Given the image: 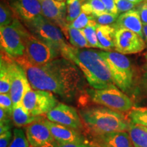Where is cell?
Masks as SVG:
<instances>
[{
	"label": "cell",
	"mask_w": 147,
	"mask_h": 147,
	"mask_svg": "<svg viewBox=\"0 0 147 147\" xmlns=\"http://www.w3.org/2000/svg\"><path fill=\"white\" fill-rule=\"evenodd\" d=\"M14 59L25 70L33 89L50 91L67 102L73 101L82 91L83 74L71 61L59 57L37 65L25 56Z\"/></svg>",
	"instance_id": "cell-1"
},
{
	"label": "cell",
	"mask_w": 147,
	"mask_h": 147,
	"mask_svg": "<svg viewBox=\"0 0 147 147\" xmlns=\"http://www.w3.org/2000/svg\"><path fill=\"white\" fill-rule=\"evenodd\" d=\"M61 55L78 67L93 89H104L116 86L107 64L99 51L78 49L67 44L61 50Z\"/></svg>",
	"instance_id": "cell-2"
},
{
	"label": "cell",
	"mask_w": 147,
	"mask_h": 147,
	"mask_svg": "<svg viewBox=\"0 0 147 147\" xmlns=\"http://www.w3.org/2000/svg\"><path fill=\"white\" fill-rule=\"evenodd\" d=\"M91 135L113 131H127L131 121L123 113L103 106H89L79 111Z\"/></svg>",
	"instance_id": "cell-3"
},
{
	"label": "cell",
	"mask_w": 147,
	"mask_h": 147,
	"mask_svg": "<svg viewBox=\"0 0 147 147\" xmlns=\"http://www.w3.org/2000/svg\"><path fill=\"white\" fill-rule=\"evenodd\" d=\"M107 64L114 83L124 93L131 91L134 84L131 63L125 55L113 51H99Z\"/></svg>",
	"instance_id": "cell-4"
},
{
	"label": "cell",
	"mask_w": 147,
	"mask_h": 147,
	"mask_svg": "<svg viewBox=\"0 0 147 147\" xmlns=\"http://www.w3.org/2000/svg\"><path fill=\"white\" fill-rule=\"evenodd\" d=\"M21 32L25 45L24 56L30 63L42 65L61 56L60 51L53 49L34 36L22 23Z\"/></svg>",
	"instance_id": "cell-5"
},
{
	"label": "cell",
	"mask_w": 147,
	"mask_h": 147,
	"mask_svg": "<svg viewBox=\"0 0 147 147\" xmlns=\"http://www.w3.org/2000/svg\"><path fill=\"white\" fill-rule=\"evenodd\" d=\"M86 93L93 102L116 111L129 113L134 108L131 99L117 86L104 89H88Z\"/></svg>",
	"instance_id": "cell-6"
},
{
	"label": "cell",
	"mask_w": 147,
	"mask_h": 147,
	"mask_svg": "<svg viewBox=\"0 0 147 147\" xmlns=\"http://www.w3.org/2000/svg\"><path fill=\"white\" fill-rule=\"evenodd\" d=\"M24 24L34 36L60 53L67 45L61 29L42 15Z\"/></svg>",
	"instance_id": "cell-7"
},
{
	"label": "cell",
	"mask_w": 147,
	"mask_h": 147,
	"mask_svg": "<svg viewBox=\"0 0 147 147\" xmlns=\"http://www.w3.org/2000/svg\"><path fill=\"white\" fill-rule=\"evenodd\" d=\"M59 104L54 93L50 91L31 89L24 95L21 104L31 115L42 116Z\"/></svg>",
	"instance_id": "cell-8"
},
{
	"label": "cell",
	"mask_w": 147,
	"mask_h": 147,
	"mask_svg": "<svg viewBox=\"0 0 147 147\" xmlns=\"http://www.w3.org/2000/svg\"><path fill=\"white\" fill-rule=\"evenodd\" d=\"M21 25L19 20L15 18L10 25L0 27L1 51L13 59L25 55V45L22 38Z\"/></svg>",
	"instance_id": "cell-9"
},
{
	"label": "cell",
	"mask_w": 147,
	"mask_h": 147,
	"mask_svg": "<svg viewBox=\"0 0 147 147\" xmlns=\"http://www.w3.org/2000/svg\"><path fill=\"white\" fill-rule=\"evenodd\" d=\"M5 55L10 74V91L9 93L13 102L14 106H16L21 104L24 95L32 88L23 67L5 53Z\"/></svg>",
	"instance_id": "cell-10"
},
{
	"label": "cell",
	"mask_w": 147,
	"mask_h": 147,
	"mask_svg": "<svg viewBox=\"0 0 147 147\" xmlns=\"http://www.w3.org/2000/svg\"><path fill=\"white\" fill-rule=\"evenodd\" d=\"M146 43L136 33L125 28L116 29L115 36V50L123 55L136 54L142 52Z\"/></svg>",
	"instance_id": "cell-11"
},
{
	"label": "cell",
	"mask_w": 147,
	"mask_h": 147,
	"mask_svg": "<svg viewBox=\"0 0 147 147\" xmlns=\"http://www.w3.org/2000/svg\"><path fill=\"white\" fill-rule=\"evenodd\" d=\"M48 120L68 127L80 131L84 125L80 114L76 108L63 103H59L56 107L47 114Z\"/></svg>",
	"instance_id": "cell-12"
},
{
	"label": "cell",
	"mask_w": 147,
	"mask_h": 147,
	"mask_svg": "<svg viewBox=\"0 0 147 147\" xmlns=\"http://www.w3.org/2000/svg\"><path fill=\"white\" fill-rule=\"evenodd\" d=\"M42 5V15L61 29L67 37L69 24L66 21L67 8L64 1L56 0H39Z\"/></svg>",
	"instance_id": "cell-13"
},
{
	"label": "cell",
	"mask_w": 147,
	"mask_h": 147,
	"mask_svg": "<svg viewBox=\"0 0 147 147\" xmlns=\"http://www.w3.org/2000/svg\"><path fill=\"white\" fill-rule=\"evenodd\" d=\"M25 134L31 147H53L56 142L42 118L27 125Z\"/></svg>",
	"instance_id": "cell-14"
},
{
	"label": "cell",
	"mask_w": 147,
	"mask_h": 147,
	"mask_svg": "<svg viewBox=\"0 0 147 147\" xmlns=\"http://www.w3.org/2000/svg\"><path fill=\"white\" fill-rule=\"evenodd\" d=\"M44 122L49 127L55 140L59 144L87 142L85 136L78 130L52 122L48 119H44Z\"/></svg>",
	"instance_id": "cell-15"
},
{
	"label": "cell",
	"mask_w": 147,
	"mask_h": 147,
	"mask_svg": "<svg viewBox=\"0 0 147 147\" xmlns=\"http://www.w3.org/2000/svg\"><path fill=\"white\" fill-rule=\"evenodd\" d=\"M91 136V143L96 147H134L128 131H113Z\"/></svg>",
	"instance_id": "cell-16"
},
{
	"label": "cell",
	"mask_w": 147,
	"mask_h": 147,
	"mask_svg": "<svg viewBox=\"0 0 147 147\" xmlns=\"http://www.w3.org/2000/svg\"><path fill=\"white\" fill-rule=\"evenodd\" d=\"M10 5L14 15L27 23L42 15V5L39 0H10Z\"/></svg>",
	"instance_id": "cell-17"
},
{
	"label": "cell",
	"mask_w": 147,
	"mask_h": 147,
	"mask_svg": "<svg viewBox=\"0 0 147 147\" xmlns=\"http://www.w3.org/2000/svg\"><path fill=\"white\" fill-rule=\"evenodd\" d=\"M113 26L116 29L125 28L131 30L144 38L143 24L137 9L119 14L116 23L113 24Z\"/></svg>",
	"instance_id": "cell-18"
},
{
	"label": "cell",
	"mask_w": 147,
	"mask_h": 147,
	"mask_svg": "<svg viewBox=\"0 0 147 147\" xmlns=\"http://www.w3.org/2000/svg\"><path fill=\"white\" fill-rule=\"evenodd\" d=\"M116 28L113 25H103L97 23V35L101 49L105 51L115 50Z\"/></svg>",
	"instance_id": "cell-19"
},
{
	"label": "cell",
	"mask_w": 147,
	"mask_h": 147,
	"mask_svg": "<svg viewBox=\"0 0 147 147\" xmlns=\"http://www.w3.org/2000/svg\"><path fill=\"white\" fill-rule=\"evenodd\" d=\"M41 118V116L31 115L21 104L14 106L12 110V121L14 125L17 127L27 126Z\"/></svg>",
	"instance_id": "cell-20"
},
{
	"label": "cell",
	"mask_w": 147,
	"mask_h": 147,
	"mask_svg": "<svg viewBox=\"0 0 147 147\" xmlns=\"http://www.w3.org/2000/svg\"><path fill=\"white\" fill-rule=\"evenodd\" d=\"M128 132L134 147H147V127L131 122Z\"/></svg>",
	"instance_id": "cell-21"
},
{
	"label": "cell",
	"mask_w": 147,
	"mask_h": 147,
	"mask_svg": "<svg viewBox=\"0 0 147 147\" xmlns=\"http://www.w3.org/2000/svg\"><path fill=\"white\" fill-rule=\"evenodd\" d=\"M10 91V74L5 53L1 51L0 61V93H9Z\"/></svg>",
	"instance_id": "cell-22"
},
{
	"label": "cell",
	"mask_w": 147,
	"mask_h": 147,
	"mask_svg": "<svg viewBox=\"0 0 147 147\" xmlns=\"http://www.w3.org/2000/svg\"><path fill=\"white\" fill-rule=\"evenodd\" d=\"M67 38L70 45L78 49H89L90 46L81 29L74 28L71 26L67 29Z\"/></svg>",
	"instance_id": "cell-23"
},
{
	"label": "cell",
	"mask_w": 147,
	"mask_h": 147,
	"mask_svg": "<svg viewBox=\"0 0 147 147\" xmlns=\"http://www.w3.org/2000/svg\"><path fill=\"white\" fill-rule=\"evenodd\" d=\"M97 23L95 21V20H91L89 25L84 28L82 29L81 30L89 43L90 48L101 49L100 45L99 43L98 38H97Z\"/></svg>",
	"instance_id": "cell-24"
},
{
	"label": "cell",
	"mask_w": 147,
	"mask_h": 147,
	"mask_svg": "<svg viewBox=\"0 0 147 147\" xmlns=\"http://www.w3.org/2000/svg\"><path fill=\"white\" fill-rule=\"evenodd\" d=\"M128 117L132 123L147 127V108L134 107L128 113Z\"/></svg>",
	"instance_id": "cell-25"
},
{
	"label": "cell",
	"mask_w": 147,
	"mask_h": 147,
	"mask_svg": "<svg viewBox=\"0 0 147 147\" xmlns=\"http://www.w3.org/2000/svg\"><path fill=\"white\" fill-rule=\"evenodd\" d=\"M67 8V23L71 24L76 20L82 12V1L80 0H67L66 2Z\"/></svg>",
	"instance_id": "cell-26"
},
{
	"label": "cell",
	"mask_w": 147,
	"mask_h": 147,
	"mask_svg": "<svg viewBox=\"0 0 147 147\" xmlns=\"http://www.w3.org/2000/svg\"><path fill=\"white\" fill-rule=\"evenodd\" d=\"M14 15L10 5L1 1L0 5V27H5L12 24L15 18Z\"/></svg>",
	"instance_id": "cell-27"
},
{
	"label": "cell",
	"mask_w": 147,
	"mask_h": 147,
	"mask_svg": "<svg viewBox=\"0 0 147 147\" xmlns=\"http://www.w3.org/2000/svg\"><path fill=\"white\" fill-rule=\"evenodd\" d=\"M8 147H29V143L26 134L22 129H14L13 139Z\"/></svg>",
	"instance_id": "cell-28"
},
{
	"label": "cell",
	"mask_w": 147,
	"mask_h": 147,
	"mask_svg": "<svg viewBox=\"0 0 147 147\" xmlns=\"http://www.w3.org/2000/svg\"><path fill=\"white\" fill-rule=\"evenodd\" d=\"M94 19V16L91 14L88 13L83 10H82L81 13L78 16L76 20H74L72 23L69 24V26L74 28L82 29L89 25L91 20ZM95 20V19H94Z\"/></svg>",
	"instance_id": "cell-29"
},
{
	"label": "cell",
	"mask_w": 147,
	"mask_h": 147,
	"mask_svg": "<svg viewBox=\"0 0 147 147\" xmlns=\"http://www.w3.org/2000/svg\"><path fill=\"white\" fill-rule=\"evenodd\" d=\"M12 115L0 108V134L10 130Z\"/></svg>",
	"instance_id": "cell-30"
},
{
	"label": "cell",
	"mask_w": 147,
	"mask_h": 147,
	"mask_svg": "<svg viewBox=\"0 0 147 147\" xmlns=\"http://www.w3.org/2000/svg\"><path fill=\"white\" fill-rule=\"evenodd\" d=\"M118 14L105 12L102 14L100 16H95L94 19L97 23L103 25H111L112 24H115L118 18Z\"/></svg>",
	"instance_id": "cell-31"
},
{
	"label": "cell",
	"mask_w": 147,
	"mask_h": 147,
	"mask_svg": "<svg viewBox=\"0 0 147 147\" xmlns=\"http://www.w3.org/2000/svg\"><path fill=\"white\" fill-rule=\"evenodd\" d=\"M87 1L91 5L94 17L108 12L102 0H87Z\"/></svg>",
	"instance_id": "cell-32"
},
{
	"label": "cell",
	"mask_w": 147,
	"mask_h": 147,
	"mask_svg": "<svg viewBox=\"0 0 147 147\" xmlns=\"http://www.w3.org/2000/svg\"><path fill=\"white\" fill-rule=\"evenodd\" d=\"M0 108L12 115L14 104L10 93H1L0 95Z\"/></svg>",
	"instance_id": "cell-33"
},
{
	"label": "cell",
	"mask_w": 147,
	"mask_h": 147,
	"mask_svg": "<svg viewBox=\"0 0 147 147\" xmlns=\"http://www.w3.org/2000/svg\"><path fill=\"white\" fill-rule=\"evenodd\" d=\"M119 14L124 13L127 11L135 9L136 4L133 3L127 0H115Z\"/></svg>",
	"instance_id": "cell-34"
},
{
	"label": "cell",
	"mask_w": 147,
	"mask_h": 147,
	"mask_svg": "<svg viewBox=\"0 0 147 147\" xmlns=\"http://www.w3.org/2000/svg\"><path fill=\"white\" fill-rule=\"evenodd\" d=\"M13 139V134L11 130L0 134V147H8Z\"/></svg>",
	"instance_id": "cell-35"
},
{
	"label": "cell",
	"mask_w": 147,
	"mask_h": 147,
	"mask_svg": "<svg viewBox=\"0 0 147 147\" xmlns=\"http://www.w3.org/2000/svg\"><path fill=\"white\" fill-rule=\"evenodd\" d=\"M102 1L104 5H105L106 10L108 12L119 15L118 10H117L115 0H102Z\"/></svg>",
	"instance_id": "cell-36"
},
{
	"label": "cell",
	"mask_w": 147,
	"mask_h": 147,
	"mask_svg": "<svg viewBox=\"0 0 147 147\" xmlns=\"http://www.w3.org/2000/svg\"><path fill=\"white\" fill-rule=\"evenodd\" d=\"M138 10L139 12L143 25H147V1L141 3L139 5Z\"/></svg>",
	"instance_id": "cell-37"
},
{
	"label": "cell",
	"mask_w": 147,
	"mask_h": 147,
	"mask_svg": "<svg viewBox=\"0 0 147 147\" xmlns=\"http://www.w3.org/2000/svg\"><path fill=\"white\" fill-rule=\"evenodd\" d=\"M53 147H96L93 146V144H89L88 142L84 143H74V144H61L57 142H55Z\"/></svg>",
	"instance_id": "cell-38"
},
{
	"label": "cell",
	"mask_w": 147,
	"mask_h": 147,
	"mask_svg": "<svg viewBox=\"0 0 147 147\" xmlns=\"http://www.w3.org/2000/svg\"><path fill=\"white\" fill-rule=\"evenodd\" d=\"M143 73L140 80V87L145 96L147 97V68Z\"/></svg>",
	"instance_id": "cell-39"
},
{
	"label": "cell",
	"mask_w": 147,
	"mask_h": 147,
	"mask_svg": "<svg viewBox=\"0 0 147 147\" xmlns=\"http://www.w3.org/2000/svg\"><path fill=\"white\" fill-rule=\"evenodd\" d=\"M143 34H144V38H145L147 45V25H143Z\"/></svg>",
	"instance_id": "cell-40"
},
{
	"label": "cell",
	"mask_w": 147,
	"mask_h": 147,
	"mask_svg": "<svg viewBox=\"0 0 147 147\" xmlns=\"http://www.w3.org/2000/svg\"><path fill=\"white\" fill-rule=\"evenodd\" d=\"M127 1H130V2L133 3H135V4H140V3H141L144 0H127Z\"/></svg>",
	"instance_id": "cell-41"
},
{
	"label": "cell",
	"mask_w": 147,
	"mask_h": 147,
	"mask_svg": "<svg viewBox=\"0 0 147 147\" xmlns=\"http://www.w3.org/2000/svg\"><path fill=\"white\" fill-rule=\"evenodd\" d=\"M145 57H146V68H147V53L145 55Z\"/></svg>",
	"instance_id": "cell-42"
},
{
	"label": "cell",
	"mask_w": 147,
	"mask_h": 147,
	"mask_svg": "<svg viewBox=\"0 0 147 147\" xmlns=\"http://www.w3.org/2000/svg\"><path fill=\"white\" fill-rule=\"evenodd\" d=\"M56 1H64L65 0H56Z\"/></svg>",
	"instance_id": "cell-43"
},
{
	"label": "cell",
	"mask_w": 147,
	"mask_h": 147,
	"mask_svg": "<svg viewBox=\"0 0 147 147\" xmlns=\"http://www.w3.org/2000/svg\"><path fill=\"white\" fill-rule=\"evenodd\" d=\"M80 1H81L82 2H83V1H87V0H80Z\"/></svg>",
	"instance_id": "cell-44"
},
{
	"label": "cell",
	"mask_w": 147,
	"mask_h": 147,
	"mask_svg": "<svg viewBox=\"0 0 147 147\" xmlns=\"http://www.w3.org/2000/svg\"><path fill=\"white\" fill-rule=\"evenodd\" d=\"M144 1H147V0H144Z\"/></svg>",
	"instance_id": "cell-45"
}]
</instances>
